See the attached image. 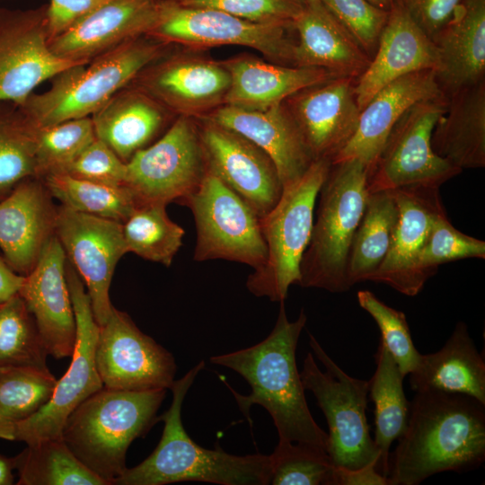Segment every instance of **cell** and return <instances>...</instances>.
Here are the masks:
<instances>
[{"mask_svg": "<svg viewBox=\"0 0 485 485\" xmlns=\"http://www.w3.org/2000/svg\"><path fill=\"white\" fill-rule=\"evenodd\" d=\"M398 440L388 485H419L439 472L474 470L485 460V404L461 393L416 392Z\"/></svg>", "mask_w": 485, "mask_h": 485, "instance_id": "cell-1", "label": "cell"}, {"mask_svg": "<svg viewBox=\"0 0 485 485\" xmlns=\"http://www.w3.org/2000/svg\"><path fill=\"white\" fill-rule=\"evenodd\" d=\"M306 321L302 309L297 319L290 322L285 302H280L275 326L266 339L243 349L211 357L210 362L234 370L250 384L251 392L247 395L226 384L247 418L252 405H260L269 413L278 440L327 452L328 434L310 412L296 366L297 342Z\"/></svg>", "mask_w": 485, "mask_h": 485, "instance_id": "cell-2", "label": "cell"}, {"mask_svg": "<svg viewBox=\"0 0 485 485\" xmlns=\"http://www.w3.org/2000/svg\"><path fill=\"white\" fill-rule=\"evenodd\" d=\"M200 361L171 387L172 401L158 420L164 423L153 453L139 464L126 468L112 485H165L203 481L220 485H267L270 479L269 455H234L219 445L207 449L195 443L181 421V408L196 376L204 368Z\"/></svg>", "mask_w": 485, "mask_h": 485, "instance_id": "cell-3", "label": "cell"}, {"mask_svg": "<svg viewBox=\"0 0 485 485\" xmlns=\"http://www.w3.org/2000/svg\"><path fill=\"white\" fill-rule=\"evenodd\" d=\"M165 389L126 391L108 387L85 399L67 418L62 438L73 454L107 485L126 466L130 444L158 420Z\"/></svg>", "mask_w": 485, "mask_h": 485, "instance_id": "cell-4", "label": "cell"}, {"mask_svg": "<svg viewBox=\"0 0 485 485\" xmlns=\"http://www.w3.org/2000/svg\"><path fill=\"white\" fill-rule=\"evenodd\" d=\"M170 46L146 35L130 40L88 64L69 66L18 106L36 128L91 117Z\"/></svg>", "mask_w": 485, "mask_h": 485, "instance_id": "cell-5", "label": "cell"}, {"mask_svg": "<svg viewBox=\"0 0 485 485\" xmlns=\"http://www.w3.org/2000/svg\"><path fill=\"white\" fill-rule=\"evenodd\" d=\"M318 196L298 285L343 293L351 287L349 252L369 196L366 166L357 159L331 163Z\"/></svg>", "mask_w": 485, "mask_h": 485, "instance_id": "cell-6", "label": "cell"}, {"mask_svg": "<svg viewBox=\"0 0 485 485\" xmlns=\"http://www.w3.org/2000/svg\"><path fill=\"white\" fill-rule=\"evenodd\" d=\"M331 161L315 160L294 184L284 188L275 207L260 218L267 258L248 277L246 287L258 297L285 302L291 285H298L300 263L310 241L314 207Z\"/></svg>", "mask_w": 485, "mask_h": 485, "instance_id": "cell-7", "label": "cell"}, {"mask_svg": "<svg viewBox=\"0 0 485 485\" xmlns=\"http://www.w3.org/2000/svg\"><path fill=\"white\" fill-rule=\"evenodd\" d=\"M300 377L314 395L329 428L327 454L333 466L357 469L377 462L378 451L367 423L369 382L346 374L309 333Z\"/></svg>", "mask_w": 485, "mask_h": 485, "instance_id": "cell-8", "label": "cell"}, {"mask_svg": "<svg viewBox=\"0 0 485 485\" xmlns=\"http://www.w3.org/2000/svg\"><path fill=\"white\" fill-rule=\"evenodd\" d=\"M290 30H294L293 25L252 22L215 8L162 1L158 20L146 36L191 50L248 47L274 63L294 66L296 40L291 39Z\"/></svg>", "mask_w": 485, "mask_h": 485, "instance_id": "cell-9", "label": "cell"}, {"mask_svg": "<svg viewBox=\"0 0 485 485\" xmlns=\"http://www.w3.org/2000/svg\"><path fill=\"white\" fill-rule=\"evenodd\" d=\"M181 204L192 212L197 242L194 260H225L254 269L267 258L260 217L234 190L207 172Z\"/></svg>", "mask_w": 485, "mask_h": 485, "instance_id": "cell-10", "label": "cell"}, {"mask_svg": "<svg viewBox=\"0 0 485 485\" xmlns=\"http://www.w3.org/2000/svg\"><path fill=\"white\" fill-rule=\"evenodd\" d=\"M208 172L196 119L178 116L154 144L127 162L125 187L137 207L149 203H181Z\"/></svg>", "mask_w": 485, "mask_h": 485, "instance_id": "cell-11", "label": "cell"}, {"mask_svg": "<svg viewBox=\"0 0 485 485\" xmlns=\"http://www.w3.org/2000/svg\"><path fill=\"white\" fill-rule=\"evenodd\" d=\"M447 103L448 98L441 95L417 102L403 113L367 176L369 193L410 186L439 188L462 172L431 147L432 132Z\"/></svg>", "mask_w": 485, "mask_h": 485, "instance_id": "cell-12", "label": "cell"}, {"mask_svg": "<svg viewBox=\"0 0 485 485\" xmlns=\"http://www.w3.org/2000/svg\"><path fill=\"white\" fill-rule=\"evenodd\" d=\"M66 276L76 324L72 360L65 375L57 381L48 402L31 417L14 423L13 440L26 445L62 437L63 428L70 414L85 399L103 387L95 364L100 326L93 316L82 278L67 262Z\"/></svg>", "mask_w": 485, "mask_h": 485, "instance_id": "cell-13", "label": "cell"}, {"mask_svg": "<svg viewBox=\"0 0 485 485\" xmlns=\"http://www.w3.org/2000/svg\"><path fill=\"white\" fill-rule=\"evenodd\" d=\"M95 364L104 387L126 391L171 389L177 370L172 353L114 306L99 327Z\"/></svg>", "mask_w": 485, "mask_h": 485, "instance_id": "cell-14", "label": "cell"}, {"mask_svg": "<svg viewBox=\"0 0 485 485\" xmlns=\"http://www.w3.org/2000/svg\"><path fill=\"white\" fill-rule=\"evenodd\" d=\"M55 234L86 287L96 322L103 325L113 308L110 287L115 268L128 253L122 223L60 205Z\"/></svg>", "mask_w": 485, "mask_h": 485, "instance_id": "cell-15", "label": "cell"}, {"mask_svg": "<svg viewBox=\"0 0 485 485\" xmlns=\"http://www.w3.org/2000/svg\"><path fill=\"white\" fill-rule=\"evenodd\" d=\"M47 4L0 7V102L21 106L33 90L75 64L49 48Z\"/></svg>", "mask_w": 485, "mask_h": 485, "instance_id": "cell-16", "label": "cell"}, {"mask_svg": "<svg viewBox=\"0 0 485 485\" xmlns=\"http://www.w3.org/2000/svg\"><path fill=\"white\" fill-rule=\"evenodd\" d=\"M174 116L201 119L225 100L231 76L223 64L190 51L170 48L143 68L131 83Z\"/></svg>", "mask_w": 485, "mask_h": 485, "instance_id": "cell-17", "label": "cell"}, {"mask_svg": "<svg viewBox=\"0 0 485 485\" xmlns=\"http://www.w3.org/2000/svg\"><path fill=\"white\" fill-rule=\"evenodd\" d=\"M196 119L208 171L264 217L283 192L273 161L242 135L207 119Z\"/></svg>", "mask_w": 485, "mask_h": 485, "instance_id": "cell-18", "label": "cell"}, {"mask_svg": "<svg viewBox=\"0 0 485 485\" xmlns=\"http://www.w3.org/2000/svg\"><path fill=\"white\" fill-rule=\"evenodd\" d=\"M392 192L398 209L397 222L385 259L370 281L415 296L430 278L419 267V258L433 221L445 207L436 187L410 186Z\"/></svg>", "mask_w": 485, "mask_h": 485, "instance_id": "cell-19", "label": "cell"}, {"mask_svg": "<svg viewBox=\"0 0 485 485\" xmlns=\"http://www.w3.org/2000/svg\"><path fill=\"white\" fill-rule=\"evenodd\" d=\"M355 82L334 76L284 101L314 160L331 161L355 133L360 114Z\"/></svg>", "mask_w": 485, "mask_h": 485, "instance_id": "cell-20", "label": "cell"}, {"mask_svg": "<svg viewBox=\"0 0 485 485\" xmlns=\"http://www.w3.org/2000/svg\"><path fill=\"white\" fill-rule=\"evenodd\" d=\"M66 257L54 234L18 292L33 316L48 355L71 357L76 324L66 276Z\"/></svg>", "mask_w": 485, "mask_h": 485, "instance_id": "cell-21", "label": "cell"}, {"mask_svg": "<svg viewBox=\"0 0 485 485\" xmlns=\"http://www.w3.org/2000/svg\"><path fill=\"white\" fill-rule=\"evenodd\" d=\"M161 0H112L48 41L53 54L88 64L118 46L146 35L158 20Z\"/></svg>", "mask_w": 485, "mask_h": 485, "instance_id": "cell-22", "label": "cell"}, {"mask_svg": "<svg viewBox=\"0 0 485 485\" xmlns=\"http://www.w3.org/2000/svg\"><path fill=\"white\" fill-rule=\"evenodd\" d=\"M43 181H22L0 200V249L11 269L28 275L55 234L57 207Z\"/></svg>", "mask_w": 485, "mask_h": 485, "instance_id": "cell-23", "label": "cell"}, {"mask_svg": "<svg viewBox=\"0 0 485 485\" xmlns=\"http://www.w3.org/2000/svg\"><path fill=\"white\" fill-rule=\"evenodd\" d=\"M441 95L433 69L410 73L384 86L360 110L355 133L331 163L357 159L366 166L368 176L403 113L417 102Z\"/></svg>", "mask_w": 485, "mask_h": 485, "instance_id": "cell-24", "label": "cell"}, {"mask_svg": "<svg viewBox=\"0 0 485 485\" xmlns=\"http://www.w3.org/2000/svg\"><path fill=\"white\" fill-rule=\"evenodd\" d=\"M204 118L263 150L273 161L283 189L296 182L315 161L284 102L262 110L222 105Z\"/></svg>", "mask_w": 485, "mask_h": 485, "instance_id": "cell-25", "label": "cell"}, {"mask_svg": "<svg viewBox=\"0 0 485 485\" xmlns=\"http://www.w3.org/2000/svg\"><path fill=\"white\" fill-rule=\"evenodd\" d=\"M437 66V52L432 40L394 1L371 61L355 82L360 110L388 84L417 71H436Z\"/></svg>", "mask_w": 485, "mask_h": 485, "instance_id": "cell-26", "label": "cell"}, {"mask_svg": "<svg viewBox=\"0 0 485 485\" xmlns=\"http://www.w3.org/2000/svg\"><path fill=\"white\" fill-rule=\"evenodd\" d=\"M432 41L436 77L445 97L485 81V0H462Z\"/></svg>", "mask_w": 485, "mask_h": 485, "instance_id": "cell-27", "label": "cell"}, {"mask_svg": "<svg viewBox=\"0 0 485 485\" xmlns=\"http://www.w3.org/2000/svg\"><path fill=\"white\" fill-rule=\"evenodd\" d=\"M293 26L298 36L294 66L320 67L357 80L371 61L321 0H304Z\"/></svg>", "mask_w": 485, "mask_h": 485, "instance_id": "cell-28", "label": "cell"}, {"mask_svg": "<svg viewBox=\"0 0 485 485\" xmlns=\"http://www.w3.org/2000/svg\"><path fill=\"white\" fill-rule=\"evenodd\" d=\"M222 62L231 76L225 105L246 110H267L305 87L338 76L320 67L268 63L250 55Z\"/></svg>", "mask_w": 485, "mask_h": 485, "instance_id": "cell-29", "label": "cell"}, {"mask_svg": "<svg viewBox=\"0 0 485 485\" xmlns=\"http://www.w3.org/2000/svg\"><path fill=\"white\" fill-rule=\"evenodd\" d=\"M172 117L156 100L130 84L91 119L96 137L127 163L137 151L148 146Z\"/></svg>", "mask_w": 485, "mask_h": 485, "instance_id": "cell-30", "label": "cell"}, {"mask_svg": "<svg viewBox=\"0 0 485 485\" xmlns=\"http://www.w3.org/2000/svg\"><path fill=\"white\" fill-rule=\"evenodd\" d=\"M409 375L415 392L461 393L485 404V361L463 322L456 323L438 351L421 354L419 366Z\"/></svg>", "mask_w": 485, "mask_h": 485, "instance_id": "cell-31", "label": "cell"}, {"mask_svg": "<svg viewBox=\"0 0 485 485\" xmlns=\"http://www.w3.org/2000/svg\"><path fill=\"white\" fill-rule=\"evenodd\" d=\"M448 98L437 120L431 147L451 164L463 169L485 166V81L463 88Z\"/></svg>", "mask_w": 485, "mask_h": 485, "instance_id": "cell-32", "label": "cell"}, {"mask_svg": "<svg viewBox=\"0 0 485 485\" xmlns=\"http://www.w3.org/2000/svg\"><path fill=\"white\" fill-rule=\"evenodd\" d=\"M376 369L369 382L368 394L375 405V445L378 451L376 470L387 477L389 450L392 443L405 431L410 401L402 382L403 376L384 345L380 341L375 354Z\"/></svg>", "mask_w": 485, "mask_h": 485, "instance_id": "cell-33", "label": "cell"}, {"mask_svg": "<svg viewBox=\"0 0 485 485\" xmlns=\"http://www.w3.org/2000/svg\"><path fill=\"white\" fill-rule=\"evenodd\" d=\"M397 216L392 190L369 193L349 252L348 278L351 287L371 280L383 263L392 242Z\"/></svg>", "mask_w": 485, "mask_h": 485, "instance_id": "cell-34", "label": "cell"}, {"mask_svg": "<svg viewBox=\"0 0 485 485\" xmlns=\"http://www.w3.org/2000/svg\"><path fill=\"white\" fill-rule=\"evenodd\" d=\"M13 460L18 485H107L73 454L62 437L27 445Z\"/></svg>", "mask_w": 485, "mask_h": 485, "instance_id": "cell-35", "label": "cell"}, {"mask_svg": "<svg viewBox=\"0 0 485 485\" xmlns=\"http://www.w3.org/2000/svg\"><path fill=\"white\" fill-rule=\"evenodd\" d=\"M166 206L149 203L137 207L122 223V231L128 252L169 267L182 245L185 232L168 216Z\"/></svg>", "mask_w": 485, "mask_h": 485, "instance_id": "cell-36", "label": "cell"}, {"mask_svg": "<svg viewBox=\"0 0 485 485\" xmlns=\"http://www.w3.org/2000/svg\"><path fill=\"white\" fill-rule=\"evenodd\" d=\"M52 198L77 212L123 223L137 207L125 186H109L75 178L66 173L41 179Z\"/></svg>", "mask_w": 485, "mask_h": 485, "instance_id": "cell-37", "label": "cell"}, {"mask_svg": "<svg viewBox=\"0 0 485 485\" xmlns=\"http://www.w3.org/2000/svg\"><path fill=\"white\" fill-rule=\"evenodd\" d=\"M35 148L36 128L17 105L0 102V200L36 177Z\"/></svg>", "mask_w": 485, "mask_h": 485, "instance_id": "cell-38", "label": "cell"}, {"mask_svg": "<svg viewBox=\"0 0 485 485\" xmlns=\"http://www.w3.org/2000/svg\"><path fill=\"white\" fill-rule=\"evenodd\" d=\"M48 356L35 320L21 295L0 303V368H48Z\"/></svg>", "mask_w": 485, "mask_h": 485, "instance_id": "cell-39", "label": "cell"}, {"mask_svg": "<svg viewBox=\"0 0 485 485\" xmlns=\"http://www.w3.org/2000/svg\"><path fill=\"white\" fill-rule=\"evenodd\" d=\"M95 138L91 117L36 128V177L65 173Z\"/></svg>", "mask_w": 485, "mask_h": 485, "instance_id": "cell-40", "label": "cell"}, {"mask_svg": "<svg viewBox=\"0 0 485 485\" xmlns=\"http://www.w3.org/2000/svg\"><path fill=\"white\" fill-rule=\"evenodd\" d=\"M57 381L48 368H0V416L13 424L31 417L48 402Z\"/></svg>", "mask_w": 485, "mask_h": 485, "instance_id": "cell-41", "label": "cell"}, {"mask_svg": "<svg viewBox=\"0 0 485 485\" xmlns=\"http://www.w3.org/2000/svg\"><path fill=\"white\" fill-rule=\"evenodd\" d=\"M269 460V484L331 485L333 465L322 449L278 440Z\"/></svg>", "mask_w": 485, "mask_h": 485, "instance_id": "cell-42", "label": "cell"}, {"mask_svg": "<svg viewBox=\"0 0 485 485\" xmlns=\"http://www.w3.org/2000/svg\"><path fill=\"white\" fill-rule=\"evenodd\" d=\"M361 308L375 321L380 332V341L390 353L403 377L417 369L421 353L412 341L410 327L403 312L396 310L369 290H360L357 294Z\"/></svg>", "mask_w": 485, "mask_h": 485, "instance_id": "cell-43", "label": "cell"}, {"mask_svg": "<svg viewBox=\"0 0 485 485\" xmlns=\"http://www.w3.org/2000/svg\"><path fill=\"white\" fill-rule=\"evenodd\" d=\"M472 258H485V242L457 230L445 209L438 213L420 254L421 269L431 278L444 263Z\"/></svg>", "mask_w": 485, "mask_h": 485, "instance_id": "cell-44", "label": "cell"}, {"mask_svg": "<svg viewBox=\"0 0 485 485\" xmlns=\"http://www.w3.org/2000/svg\"><path fill=\"white\" fill-rule=\"evenodd\" d=\"M361 48L372 57L386 23L389 10L367 0H321Z\"/></svg>", "mask_w": 485, "mask_h": 485, "instance_id": "cell-45", "label": "cell"}, {"mask_svg": "<svg viewBox=\"0 0 485 485\" xmlns=\"http://www.w3.org/2000/svg\"><path fill=\"white\" fill-rule=\"evenodd\" d=\"M185 6L221 10L238 18L259 23L293 25L303 9L302 0H178Z\"/></svg>", "mask_w": 485, "mask_h": 485, "instance_id": "cell-46", "label": "cell"}, {"mask_svg": "<svg viewBox=\"0 0 485 485\" xmlns=\"http://www.w3.org/2000/svg\"><path fill=\"white\" fill-rule=\"evenodd\" d=\"M75 178L109 186H125L127 163L95 138L66 171Z\"/></svg>", "mask_w": 485, "mask_h": 485, "instance_id": "cell-47", "label": "cell"}, {"mask_svg": "<svg viewBox=\"0 0 485 485\" xmlns=\"http://www.w3.org/2000/svg\"><path fill=\"white\" fill-rule=\"evenodd\" d=\"M462 0H395L432 38L447 23Z\"/></svg>", "mask_w": 485, "mask_h": 485, "instance_id": "cell-48", "label": "cell"}, {"mask_svg": "<svg viewBox=\"0 0 485 485\" xmlns=\"http://www.w3.org/2000/svg\"><path fill=\"white\" fill-rule=\"evenodd\" d=\"M110 1L112 0H49L47 4L49 40Z\"/></svg>", "mask_w": 485, "mask_h": 485, "instance_id": "cell-49", "label": "cell"}, {"mask_svg": "<svg viewBox=\"0 0 485 485\" xmlns=\"http://www.w3.org/2000/svg\"><path fill=\"white\" fill-rule=\"evenodd\" d=\"M375 462L349 469L333 466L331 485H388L387 477L375 468Z\"/></svg>", "mask_w": 485, "mask_h": 485, "instance_id": "cell-50", "label": "cell"}, {"mask_svg": "<svg viewBox=\"0 0 485 485\" xmlns=\"http://www.w3.org/2000/svg\"><path fill=\"white\" fill-rule=\"evenodd\" d=\"M24 276L17 274L0 256V303L18 294Z\"/></svg>", "mask_w": 485, "mask_h": 485, "instance_id": "cell-51", "label": "cell"}, {"mask_svg": "<svg viewBox=\"0 0 485 485\" xmlns=\"http://www.w3.org/2000/svg\"><path fill=\"white\" fill-rule=\"evenodd\" d=\"M14 460L0 454V485H12L14 481Z\"/></svg>", "mask_w": 485, "mask_h": 485, "instance_id": "cell-52", "label": "cell"}, {"mask_svg": "<svg viewBox=\"0 0 485 485\" xmlns=\"http://www.w3.org/2000/svg\"><path fill=\"white\" fill-rule=\"evenodd\" d=\"M14 424L0 416V438L13 440Z\"/></svg>", "mask_w": 485, "mask_h": 485, "instance_id": "cell-53", "label": "cell"}, {"mask_svg": "<svg viewBox=\"0 0 485 485\" xmlns=\"http://www.w3.org/2000/svg\"><path fill=\"white\" fill-rule=\"evenodd\" d=\"M367 1L379 8L388 11L395 0H367Z\"/></svg>", "mask_w": 485, "mask_h": 485, "instance_id": "cell-54", "label": "cell"}, {"mask_svg": "<svg viewBox=\"0 0 485 485\" xmlns=\"http://www.w3.org/2000/svg\"><path fill=\"white\" fill-rule=\"evenodd\" d=\"M161 1H178V0H161Z\"/></svg>", "mask_w": 485, "mask_h": 485, "instance_id": "cell-55", "label": "cell"}, {"mask_svg": "<svg viewBox=\"0 0 485 485\" xmlns=\"http://www.w3.org/2000/svg\"><path fill=\"white\" fill-rule=\"evenodd\" d=\"M302 1L304 2V0H302Z\"/></svg>", "mask_w": 485, "mask_h": 485, "instance_id": "cell-56", "label": "cell"}]
</instances>
